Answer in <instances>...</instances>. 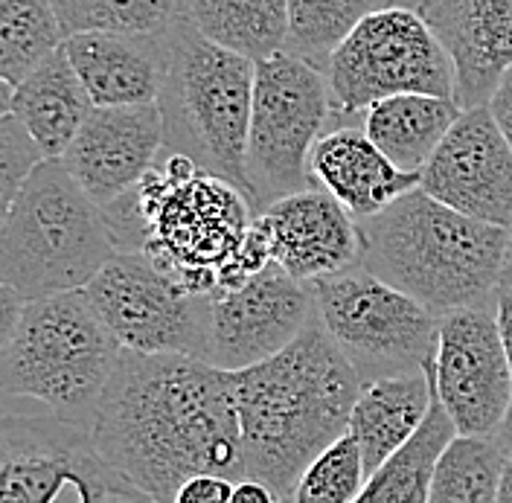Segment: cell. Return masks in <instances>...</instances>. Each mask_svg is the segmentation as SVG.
Returning a JSON list of instances; mask_svg holds the SVG:
<instances>
[{
  "mask_svg": "<svg viewBox=\"0 0 512 503\" xmlns=\"http://www.w3.org/2000/svg\"><path fill=\"white\" fill-rule=\"evenodd\" d=\"M88 431L146 501H175L192 474L245 477L233 373L195 355L123 349Z\"/></svg>",
  "mask_w": 512,
  "mask_h": 503,
  "instance_id": "6da1fadb",
  "label": "cell"
},
{
  "mask_svg": "<svg viewBox=\"0 0 512 503\" xmlns=\"http://www.w3.org/2000/svg\"><path fill=\"white\" fill-rule=\"evenodd\" d=\"M230 373L245 477L268 483L280 501H291L306 466L350 431L364 378L318 317L277 355Z\"/></svg>",
  "mask_w": 512,
  "mask_h": 503,
  "instance_id": "7a4b0ae2",
  "label": "cell"
},
{
  "mask_svg": "<svg viewBox=\"0 0 512 503\" xmlns=\"http://www.w3.org/2000/svg\"><path fill=\"white\" fill-rule=\"evenodd\" d=\"M102 210L120 251H143L195 294L219 288L256 216L245 189L166 149Z\"/></svg>",
  "mask_w": 512,
  "mask_h": 503,
  "instance_id": "3957f363",
  "label": "cell"
},
{
  "mask_svg": "<svg viewBox=\"0 0 512 503\" xmlns=\"http://www.w3.org/2000/svg\"><path fill=\"white\" fill-rule=\"evenodd\" d=\"M358 224V268L402 288L434 315L495 300L512 227L472 219L422 187Z\"/></svg>",
  "mask_w": 512,
  "mask_h": 503,
  "instance_id": "277c9868",
  "label": "cell"
},
{
  "mask_svg": "<svg viewBox=\"0 0 512 503\" xmlns=\"http://www.w3.org/2000/svg\"><path fill=\"white\" fill-rule=\"evenodd\" d=\"M163 41L166 70L158 94L163 149L187 155L248 192L245 149L256 62L210 41L184 12L166 27Z\"/></svg>",
  "mask_w": 512,
  "mask_h": 503,
  "instance_id": "5b68a950",
  "label": "cell"
},
{
  "mask_svg": "<svg viewBox=\"0 0 512 503\" xmlns=\"http://www.w3.org/2000/svg\"><path fill=\"white\" fill-rule=\"evenodd\" d=\"M117 251L105 210L62 158H44L0 227V280L27 300L73 291L91 283Z\"/></svg>",
  "mask_w": 512,
  "mask_h": 503,
  "instance_id": "8992f818",
  "label": "cell"
},
{
  "mask_svg": "<svg viewBox=\"0 0 512 503\" xmlns=\"http://www.w3.org/2000/svg\"><path fill=\"white\" fill-rule=\"evenodd\" d=\"M120 352L82 288L35 297L0 355V396L88 425Z\"/></svg>",
  "mask_w": 512,
  "mask_h": 503,
  "instance_id": "52a82bcc",
  "label": "cell"
},
{
  "mask_svg": "<svg viewBox=\"0 0 512 503\" xmlns=\"http://www.w3.org/2000/svg\"><path fill=\"white\" fill-rule=\"evenodd\" d=\"M335 114L326 70L280 50L256 62L245 178L256 213L288 192L318 187L309 155Z\"/></svg>",
  "mask_w": 512,
  "mask_h": 503,
  "instance_id": "ba28073f",
  "label": "cell"
},
{
  "mask_svg": "<svg viewBox=\"0 0 512 503\" xmlns=\"http://www.w3.org/2000/svg\"><path fill=\"white\" fill-rule=\"evenodd\" d=\"M326 79L335 114L329 126L355 123L387 96H454V64L428 21L408 6L370 12L329 56Z\"/></svg>",
  "mask_w": 512,
  "mask_h": 503,
  "instance_id": "9c48e42d",
  "label": "cell"
},
{
  "mask_svg": "<svg viewBox=\"0 0 512 503\" xmlns=\"http://www.w3.org/2000/svg\"><path fill=\"white\" fill-rule=\"evenodd\" d=\"M309 285L318 320L364 384L425 367L437 346L440 315L416 297L364 268L318 277Z\"/></svg>",
  "mask_w": 512,
  "mask_h": 503,
  "instance_id": "30bf717a",
  "label": "cell"
},
{
  "mask_svg": "<svg viewBox=\"0 0 512 503\" xmlns=\"http://www.w3.org/2000/svg\"><path fill=\"white\" fill-rule=\"evenodd\" d=\"M146 501L105 466L82 422L38 410L0 408V501Z\"/></svg>",
  "mask_w": 512,
  "mask_h": 503,
  "instance_id": "8fae6325",
  "label": "cell"
},
{
  "mask_svg": "<svg viewBox=\"0 0 512 503\" xmlns=\"http://www.w3.org/2000/svg\"><path fill=\"white\" fill-rule=\"evenodd\" d=\"M123 349L204 358L210 294H195L143 251H117L82 288Z\"/></svg>",
  "mask_w": 512,
  "mask_h": 503,
  "instance_id": "7c38bea8",
  "label": "cell"
},
{
  "mask_svg": "<svg viewBox=\"0 0 512 503\" xmlns=\"http://www.w3.org/2000/svg\"><path fill=\"white\" fill-rule=\"evenodd\" d=\"M434 387L460 434H495L512 399V367L495 300L440 315Z\"/></svg>",
  "mask_w": 512,
  "mask_h": 503,
  "instance_id": "4fadbf2b",
  "label": "cell"
},
{
  "mask_svg": "<svg viewBox=\"0 0 512 503\" xmlns=\"http://www.w3.org/2000/svg\"><path fill=\"white\" fill-rule=\"evenodd\" d=\"M315 317L312 285L271 262L245 283L210 294L204 361L222 370L254 367L286 349Z\"/></svg>",
  "mask_w": 512,
  "mask_h": 503,
  "instance_id": "5bb4252c",
  "label": "cell"
},
{
  "mask_svg": "<svg viewBox=\"0 0 512 503\" xmlns=\"http://www.w3.org/2000/svg\"><path fill=\"white\" fill-rule=\"evenodd\" d=\"M419 187L472 219L512 227V143L486 102L460 111L422 166Z\"/></svg>",
  "mask_w": 512,
  "mask_h": 503,
  "instance_id": "9a60e30c",
  "label": "cell"
},
{
  "mask_svg": "<svg viewBox=\"0 0 512 503\" xmlns=\"http://www.w3.org/2000/svg\"><path fill=\"white\" fill-rule=\"evenodd\" d=\"M163 152L158 102L94 105L76 131L62 163L99 207L134 187Z\"/></svg>",
  "mask_w": 512,
  "mask_h": 503,
  "instance_id": "2e32d148",
  "label": "cell"
},
{
  "mask_svg": "<svg viewBox=\"0 0 512 503\" xmlns=\"http://www.w3.org/2000/svg\"><path fill=\"white\" fill-rule=\"evenodd\" d=\"M271 233L274 262L291 277L312 283L358 268V224L323 187L288 192L259 210Z\"/></svg>",
  "mask_w": 512,
  "mask_h": 503,
  "instance_id": "e0dca14e",
  "label": "cell"
},
{
  "mask_svg": "<svg viewBox=\"0 0 512 503\" xmlns=\"http://www.w3.org/2000/svg\"><path fill=\"white\" fill-rule=\"evenodd\" d=\"M416 12L451 56L457 105L489 102L512 64V0H422Z\"/></svg>",
  "mask_w": 512,
  "mask_h": 503,
  "instance_id": "ac0fdd59",
  "label": "cell"
},
{
  "mask_svg": "<svg viewBox=\"0 0 512 503\" xmlns=\"http://www.w3.org/2000/svg\"><path fill=\"white\" fill-rule=\"evenodd\" d=\"M163 32H73L64 50L94 105H143L158 102L163 85Z\"/></svg>",
  "mask_w": 512,
  "mask_h": 503,
  "instance_id": "d6986e66",
  "label": "cell"
},
{
  "mask_svg": "<svg viewBox=\"0 0 512 503\" xmlns=\"http://www.w3.org/2000/svg\"><path fill=\"white\" fill-rule=\"evenodd\" d=\"M309 169L315 184L332 192L352 219H367L419 187V172H405L355 123L329 126L318 137Z\"/></svg>",
  "mask_w": 512,
  "mask_h": 503,
  "instance_id": "ffe728a7",
  "label": "cell"
},
{
  "mask_svg": "<svg viewBox=\"0 0 512 503\" xmlns=\"http://www.w3.org/2000/svg\"><path fill=\"white\" fill-rule=\"evenodd\" d=\"M91 108L94 99L70 62L64 41L12 91V114L38 143L44 158H62Z\"/></svg>",
  "mask_w": 512,
  "mask_h": 503,
  "instance_id": "44dd1931",
  "label": "cell"
},
{
  "mask_svg": "<svg viewBox=\"0 0 512 503\" xmlns=\"http://www.w3.org/2000/svg\"><path fill=\"white\" fill-rule=\"evenodd\" d=\"M434 396V352L414 373L367 381L350 413V434L361 445L367 477L408 440Z\"/></svg>",
  "mask_w": 512,
  "mask_h": 503,
  "instance_id": "7402d4cb",
  "label": "cell"
},
{
  "mask_svg": "<svg viewBox=\"0 0 512 503\" xmlns=\"http://www.w3.org/2000/svg\"><path fill=\"white\" fill-rule=\"evenodd\" d=\"M460 111L454 96L396 94L373 102L361 117V128L399 169L422 172Z\"/></svg>",
  "mask_w": 512,
  "mask_h": 503,
  "instance_id": "603a6c76",
  "label": "cell"
},
{
  "mask_svg": "<svg viewBox=\"0 0 512 503\" xmlns=\"http://www.w3.org/2000/svg\"><path fill=\"white\" fill-rule=\"evenodd\" d=\"M457 425L451 413L437 396H431V405L425 419L419 422L414 434L402 442L376 472L367 477V486L358 501L364 503H428L431 480L437 472V463L446 451V445L457 437Z\"/></svg>",
  "mask_w": 512,
  "mask_h": 503,
  "instance_id": "cb8c5ba5",
  "label": "cell"
},
{
  "mask_svg": "<svg viewBox=\"0 0 512 503\" xmlns=\"http://www.w3.org/2000/svg\"><path fill=\"white\" fill-rule=\"evenodd\" d=\"M181 12L210 41L262 62L288 41V0H184Z\"/></svg>",
  "mask_w": 512,
  "mask_h": 503,
  "instance_id": "d4e9b609",
  "label": "cell"
},
{
  "mask_svg": "<svg viewBox=\"0 0 512 503\" xmlns=\"http://www.w3.org/2000/svg\"><path fill=\"white\" fill-rule=\"evenodd\" d=\"M510 451L495 434H457L448 442L431 480L428 503H492Z\"/></svg>",
  "mask_w": 512,
  "mask_h": 503,
  "instance_id": "484cf974",
  "label": "cell"
},
{
  "mask_svg": "<svg viewBox=\"0 0 512 503\" xmlns=\"http://www.w3.org/2000/svg\"><path fill=\"white\" fill-rule=\"evenodd\" d=\"M390 0H288L286 50L326 70L329 56L370 12Z\"/></svg>",
  "mask_w": 512,
  "mask_h": 503,
  "instance_id": "4316f807",
  "label": "cell"
},
{
  "mask_svg": "<svg viewBox=\"0 0 512 503\" xmlns=\"http://www.w3.org/2000/svg\"><path fill=\"white\" fill-rule=\"evenodd\" d=\"M64 41L53 0H0V76L18 85Z\"/></svg>",
  "mask_w": 512,
  "mask_h": 503,
  "instance_id": "83f0119b",
  "label": "cell"
},
{
  "mask_svg": "<svg viewBox=\"0 0 512 503\" xmlns=\"http://www.w3.org/2000/svg\"><path fill=\"white\" fill-rule=\"evenodd\" d=\"M184 0H53L64 38L73 32H163Z\"/></svg>",
  "mask_w": 512,
  "mask_h": 503,
  "instance_id": "f1b7e54d",
  "label": "cell"
},
{
  "mask_svg": "<svg viewBox=\"0 0 512 503\" xmlns=\"http://www.w3.org/2000/svg\"><path fill=\"white\" fill-rule=\"evenodd\" d=\"M367 486V466L361 445L350 431L329 442L300 474L294 503H352Z\"/></svg>",
  "mask_w": 512,
  "mask_h": 503,
  "instance_id": "f546056e",
  "label": "cell"
},
{
  "mask_svg": "<svg viewBox=\"0 0 512 503\" xmlns=\"http://www.w3.org/2000/svg\"><path fill=\"white\" fill-rule=\"evenodd\" d=\"M44 160V152L18 123L15 114L0 117V227L9 219L30 172Z\"/></svg>",
  "mask_w": 512,
  "mask_h": 503,
  "instance_id": "4dcf8cb0",
  "label": "cell"
},
{
  "mask_svg": "<svg viewBox=\"0 0 512 503\" xmlns=\"http://www.w3.org/2000/svg\"><path fill=\"white\" fill-rule=\"evenodd\" d=\"M233 477L216 472H201L187 477L175 495V503H230L233 498Z\"/></svg>",
  "mask_w": 512,
  "mask_h": 503,
  "instance_id": "1f68e13d",
  "label": "cell"
},
{
  "mask_svg": "<svg viewBox=\"0 0 512 503\" xmlns=\"http://www.w3.org/2000/svg\"><path fill=\"white\" fill-rule=\"evenodd\" d=\"M27 303L30 300L18 288H12V285L0 280V355L9 346V341H12V335H15L18 323H21V315H24Z\"/></svg>",
  "mask_w": 512,
  "mask_h": 503,
  "instance_id": "d6a6232c",
  "label": "cell"
},
{
  "mask_svg": "<svg viewBox=\"0 0 512 503\" xmlns=\"http://www.w3.org/2000/svg\"><path fill=\"white\" fill-rule=\"evenodd\" d=\"M486 105H489L495 123L501 126V131L507 134V140L512 143V64L504 70V76L498 79V85H495V91H492Z\"/></svg>",
  "mask_w": 512,
  "mask_h": 503,
  "instance_id": "836d02e7",
  "label": "cell"
},
{
  "mask_svg": "<svg viewBox=\"0 0 512 503\" xmlns=\"http://www.w3.org/2000/svg\"><path fill=\"white\" fill-rule=\"evenodd\" d=\"M495 317H498L501 341H504L512 367V285L498 283V288H495Z\"/></svg>",
  "mask_w": 512,
  "mask_h": 503,
  "instance_id": "e575fe53",
  "label": "cell"
},
{
  "mask_svg": "<svg viewBox=\"0 0 512 503\" xmlns=\"http://www.w3.org/2000/svg\"><path fill=\"white\" fill-rule=\"evenodd\" d=\"M277 492L268 486V483H262V480H256V477H242V480H236V486H233V498L230 503H277Z\"/></svg>",
  "mask_w": 512,
  "mask_h": 503,
  "instance_id": "d590c367",
  "label": "cell"
},
{
  "mask_svg": "<svg viewBox=\"0 0 512 503\" xmlns=\"http://www.w3.org/2000/svg\"><path fill=\"white\" fill-rule=\"evenodd\" d=\"M495 437L501 440V445L510 451V457H512V399H510V405H507L504 419H501V425H498V431H495Z\"/></svg>",
  "mask_w": 512,
  "mask_h": 503,
  "instance_id": "8d00e7d4",
  "label": "cell"
},
{
  "mask_svg": "<svg viewBox=\"0 0 512 503\" xmlns=\"http://www.w3.org/2000/svg\"><path fill=\"white\" fill-rule=\"evenodd\" d=\"M12 91H15V85L0 76V117L12 114Z\"/></svg>",
  "mask_w": 512,
  "mask_h": 503,
  "instance_id": "74e56055",
  "label": "cell"
},
{
  "mask_svg": "<svg viewBox=\"0 0 512 503\" xmlns=\"http://www.w3.org/2000/svg\"><path fill=\"white\" fill-rule=\"evenodd\" d=\"M498 503H512V457L504 469V480H501V489H498Z\"/></svg>",
  "mask_w": 512,
  "mask_h": 503,
  "instance_id": "f35d334b",
  "label": "cell"
},
{
  "mask_svg": "<svg viewBox=\"0 0 512 503\" xmlns=\"http://www.w3.org/2000/svg\"><path fill=\"white\" fill-rule=\"evenodd\" d=\"M501 283L512 285V239H510V248H507V259H504V271H501Z\"/></svg>",
  "mask_w": 512,
  "mask_h": 503,
  "instance_id": "ab89813d",
  "label": "cell"
},
{
  "mask_svg": "<svg viewBox=\"0 0 512 503\" xmlns=\"http://www.w3.org/2000/svg\"><path fill=\"white\" fill-rule=\"evenodd\" d=\"M422 0H390V6H408V9H416Z\"/></svg>",
  "mask_w": 512,
  "mask_h": 503,
  "instance_id": "60d3db41",
  "label": "cell"
}]
</instances>
